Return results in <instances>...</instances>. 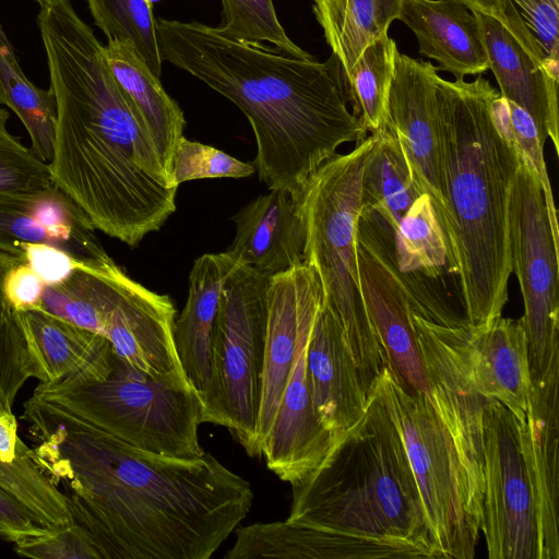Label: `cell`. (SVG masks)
Instances as JSON below:
<instances>
[{"instance_id":"41","label":"cell","mask_w":559,"mask_h":559,"mask_svg":"<svg viewBox=\"0 0 559 559\" xmlns=\"http://www.w3.org/2000/svg\"><path fill=\"white\" fill-rule=\"evenodd\" d=\"M49 532L52 531L39 525L22 503L0 488V538L19 544Z\"/></svg>"},{"instance_id":"27","label":"cell","mask_w":559,"mask_h":559,"mask_svg":"<svg viewBox=\"0 0 559 559\" xmlns=\"http://www.w3.org/2000/svg\"><path fill=\"white\" fill-rule=\"evenodd\" d=\"M403 1L314 0V16L345 78L367 46L388 36Z\"/></svg>"},{"instance_id":"38","label":"cell","mask_w":559,"mask_h":559,"mask_svg":"<svg viewBox=\"0 0 559 559\" xmlns=\"http://www.w3.org/2000/svg\"><path fill=\"white\" fill-rule=\"evenodd\" d=\"M544 56L545 68L559 78V0H511Z\"/></svg>"},{"instance_id":"9","label":"cell","mask_w":559,"mask_h":559,"mask_svg":"<svg viewBox=\"0 0 559 559\" xmlns=\"http://www.w3.org/2000/svg\"><path fill=\"white\" fill-rule=\"evenodd\" d=\"M269 280L237 265L223 283L212 335L203 420L227 428L250 456H261L258 417L267 326Z\"/></svg>"},{"instance_id":"15","label":"cell","mask_w":559,"mask_h":559,"mask_svg":"<svg viewBox=\"0 0 559 559\" xmlns=\"http://www.w3.org/2000/svg\"><path fill=\"white\" fill-rule=\"evenodd\" d=\"M45 243L87 264L115 261L103 248L86 214L59 188L0 192V250L24 258V243Z\"/></svg>"},{"instance_id":"14","label":"cell","mask_w":559,"mask_h":559,"mask_svg":"<svg viewBox=\"0 0 559 559\" xmlns=\"http://www.w3.org/2000/svg\"><path fill=\"white\" fill-rule=\"evenodd\" d=\"M323 302L316 269L306 262L269 280L267 326L258 417L260 452L276 416L301 336Z\"/></svg>"},{"instance_id":"34","label":"cell","mask_w":559,"mask_h":559,"mask_svg":"<svg viewBox=\"0 0 559 559\" xmlns=\"http://www.w3.org/2000/svg\"><path fill=\"white\" fill-rule=\"evenodd\" d=\"M9 112L0 108V192H27L53 185L49 165L8 129Z\"/></svg>"},{"instance_id":"5","label":"cell","mask_w":559,"mask_h":559,"mask_svg":"<svg viewBox=\"0 0 559 559\" xmlns=\"http://www.w3.org/2000/svg\"><path fill=\"white\" fill-rule=\"evenodd\" d=\"M290 486L289 522L350 539L367 559H440L402 438L374 386L364 417Z\"/></svg>"},{"instance_id":"45","label":"cell","mask_w":559,"mask_h":559,"mask_svg":"<svg viewBox=\"0 0 559 559\" xmlns=\"http://www.w3.org/2000/svg\"><path fill=\"white\" fill-rule=\"evenodd\" d=\"M0 105H4V95L0 83Z\"/></svg>"},{"instance_id":"43","label":"cell","mask_w":559,"mask_h":559,"mask_svg":"<svg viewBox=\"0 0 559 559\" xmlns=\"http://www.w3.org/2000/svg\"><path fill=\"white\" fill-rule=\"evenodd\" d=\"M20 263H25V262L21 258H17L13 254H10L8 252L0 250V316L3 311L4 304H5V300L3 297V292H2V284H3L4 276L10 269H12L13 266H15Z\"/></svg>"},{"instance_id":"1","label":"cell","mask_w":559,"mask_h":559,"mask_svg":"<svg viewBox=\"0 0 559 559\" xmlns=\"http://www.w3.org/2000/svg\"><path fill=\"white\" fill-rule=\"evenodd\" d=\"M22 418L103 559H209L251 509L249 481L210 453H148L27 403Z\"/></svg>"},{"instance_id":"42","label":"cell","mask_w":559,"mask_h":559,"mask_svg":"<svg viewBox=\"0 0 559 559\" xmlns=\"http://www.w3.org/2000/svg\"><path fill=\"white\" fill-rule=\"evenodd\" d=\"M471 11L486 13L501 22L527 49L540 50L511 0H459ZM540 52V51H539Z\"/></svg>"},{"instance_id":"22","label":"cell","mask_w":559,"mask_h":559,"mask_svg":"<svg viewBox=\"0 0 559 559\" xmlns=\"http://www.w3.org/2000/svg\"><path fill=\"white\" fill-rule=\"evenodd\" d=\"M418 41L421 56L436 60L437 71L456 80L489 70L480 23L459 0H404L400 17Z\"/></svg>"},{"instance_id":"13","label":"cell","mask_w":559,"mask_h":559,"mask_svg":"<svg viewBox=\"0 0 559 559\" xmlns=\"http://www.w3.org/2000/svg\"><path fill=\"white\" fill-rule=\"evenodd\" d=\"M437 68L397 53L388 98L386 126L396 135L413 177L429 195L442 227L445 190L440 146Z\"/></svg>"},{"instance_id":"20","label":"cell","mask_w":559,"mask_h":559,"mask_svg":"<svg viewBox=\"0 0 559 559\" xmlns=\"http://www.w3.org/2000/svg\"><path fill=\"white\" fill-rule=\"evenodd\" d=\"M233 221L236 236L225 253L237 264L271 278L305 262L302 200L283 189L247 204Z\"/></svg>"},{"instance_id":"8","label":"cell","mask_w":559,"mask_h":559,"mask_svg":"<svg viewBox=\"0 0 559 559\" xmlns=\"http://www.w3.org/2000/svg\"><path fill=\"white\" fill-rule=\"evenodd\" d=\"M395 425L417 485L431 543L442 559H472L480 526L453 440L421 391L385 367L373 385Z\"/></svg>"},{"instance_id":"25","label":"cell","mask_w":559,"mask_h":559,"mask_svg":"<svg viewBox=\"0 0 559 559\" xmlns=\"http://www.w3.org/2000/svg\"><path fill=\"white\" fill-rule=\"evenodd\" d=\"M105 53L141 130L171 178L174 152L186 124L182 110L130 44L108 40Z\"/></svg>"},{"instance_id":"37","label":"cell","mask_w":559,"mask_h":559,"mask_svg":"<svg viewBox=\"0 0 559 559\" xmlns=\"http://www.w3.org/2000/svg\"><path fill=\"white\" fill-rule=\"evenodd\" d=\"M17 555L37 559H103L93 536L72 523L60 530L14 544Z\"/></svg>"},{"instance_id":"23","label":"cell","mask_w":559,"mask_h":559,"mask_svg":"<svg viewBox=\"0 0 559 559\" xmlns=\"http://www.w3.org/2000/svg\"><path fill=\"white\" fill-rule=\"evenodd\" d=\"M466 341L483 393L504 405L519 423L524 420L532 382L523 318L499 317L487 325H467Z\"/></svg>"},{"instance_id":"36","label":"cell","mask_w":559,"mask_h":559,"mask_svg":"<svg viewBox=\"0 0 559 559\" xmlns=\"http://www.w3.org/2000/svg\"><path fill=\"white\" fill-rule=\"evenodd\" d=\"M506 102L507 119L514 143L521 156L537 177L546 202L552 234L555 239L559 242L557 209L555 206L552 189L544 159V144L540 142L532 117L516 104L508 99H506Z\"/></svg>"},{"instance_id":"46","label":"cell","mask_w":559,"mask_h":559,"mask_svg":"<svg viewBox=\"0 0 559 559\" xmlns=\"http://www.w3.org/2000/svg\"><path fill=\"white\" fill-rule=\"evenodd\" d=\"M34 1H36V2L40 3L43 0H34Z\"/></svg>"},{"instance_id":"6","label":"cell","mask_w":559,"mask_h":559,"mask_svg":"<svg viewBox=\"0 0 559 559\" xmlns=\"http://www.w3.org/2000/svg\"><path fill=\"white\" fill-rule=\"evenodd\" d=\"M26 403L148 453L185 460L205 453L195 389L144 373L115 350L103 379L39 383Z\"/></svg>"},{"instance_id":"7","label":"cell","mask_w":559,"mask_h":559,"mask_svg":"<svg viewBox=\"0 0 559 559\" xmlns=\"http://www.w3.org/2000/svg\"><path fill=\"white\" fill-rule=\"evenodd\" d=\"M373 143L371 134L352 152L326 160L311 177L302 197L305 262L319 275L323 304L341 322L368 395L382 370L391 366L362 297L356 250L361 178Z\"/></svg>"},{"instance_id":"26","label":"cell","mask_w":559,"mask_h":559,"mask_svg":"<svg viewBox=\"0 0 559 559\" xmlns=\"http://www.w3.org/2000/svg\"><path fill=\"white\" fill-rule=\"evenodd\" d=\"M0 488L49 531L73 523L66 495L43 469L34 449L17 431L12 411L0 404Z\"/></svg>"},{"instance_id":"21","label":"cell","mask_w":559,"mask_h":559,"mask_svg":"<svg viewBox=\"0 0 559 559\" xmlns=\"http://www.w3.org/2000/svg\"><path fill=\"white\" fill-rule=\"evenodd\" d=\"M483 31L489 69L500 87V96L523 108L533 119L540 142L550 138L559 154L558 76L542 57L527 49L501 22L473 11Z\"/></svg>"},{"instance_id":"39","label":"cell","mask_w":559,"mask_h":559,"mask_svg":"<svg viewBox=\"0 0 559 559\" xmlns=\"http://www.w3.org/2000/svg\"><path fill=\"white\" fill-rule=\"evenodd\" d=\"M24 258L45 286L57 285L66 281L85 262L64 250L45 243H24Z\"/></svg>"},{"instance_id":"4","label":"cell","mask_w":559,"mask_h":559,"mask_svg":"<svg viewBox=\"0 0 559 559\" xmlns=\"http://www.w3.org/2000/svg\"><path fill=\"white\" fill-rule=\"evenodd\" d=\"M447 213L448 271L459 278L471 326L501 317L512 273L509 202L521 154L507 102L480 74L473 82L437 79Z\"/></svg>"},{"instance_id":"35","label":"cell","mask_w":559,"mask_h":559,"mask_svg":"<svg viewBox=\"0 0 559 559\" xmlns=\"http://www.w3.org/2000/svg\"><path fill=\"white\" fill-rule=\"evenodd\" d=\"M254 171L253 164L182 135L174 152L170 181L178 188L180 183L194 179L243 178Z\"/></svg>"},{"instance_id":"2","label":"cell","mask_w":559,"mask_h":559,"mask_svg":"<svg viewBox=\"0 0 559 559\" xmlns=\"http://www.w3.org/2000/svg\"><path fill=\"white\" fill-rule=\"evenodd\" d=\"M37 25L57 105L52 182L95 229L134 247L175 212L178 188L71 0H43Z\"/></svg>"},{"instance_id":"12","label":"cell","mask_w":559,"mask_h":559,"mask_svg":"<svg viewBox=\"0 0 559 559\" xmlns=\"http://www.w3.org/2000/svg\"><path fill=\"white\" fill-rule=\"evenodd\" d=\"M480 531L489 559H538L535 498L515 416L491 400L484 411Z\"/></svg>"},{"instance_id":"11","label":"cell","mask_w":559,"mask_h":559,"mask_svg":"<svg viewBox=\"0 0 559 559\" xmlns=\"http://www.w3.org/2000/svg\"><path fill=\"white\" fill-rule=\"evenodd\" d=\"M412 324L432 407L447 427L463 466L474 520L480 526L484 499V411L469 357L466 326L447 328L412 313Z\"/></svg>"},{"instance_id":"32","label":"cell","mask_w":559,"mask_h":559,"mask_svg":"<svg viewBox=\"0 0 559 559\" xmlns=\"http://www.w3.org/2000/svg\"><path fill=\"white\" fill-rule=\"evenodd\" d=\"M95 24L108 40L130 44L160 79L162 56L150 0H86Z\"/></svg>"},{"instance_id":"29","label":"cell","mask_w":559,"mask_h":559,"mask_svg":"<svg viewBox=\"0 0 559 559\" xmlns=\"http://www.w3.org/2000/svg\"><path fill=\"white\" fill-rule=\"evenodd\" d=\"M395 258L399 270L419 286V275L437 278L448 267L444 233L426 193L415 200L400 222Z\"/></svg>"},{"instance_id":"10","label":"cell","mask_w":559,"mask_h":559,"mask_svg":"<svg viewBox=\"0 0 559 559\" xmlns=\"http://www.w3.org/2000/svg\"><path fill=\"white\" fill-rule=\"evenodd\" d=\"M511 269L523 301L531 380L559 362V242L537 177L521 156L509 202Z\"/></svg>"},{"instance_id":"18","label":"cell","mask_w":559,"mask_h":559,"mask_svg":"<svg viewBox=\"0 0 559 559\" xmlns=\"http://www.w3.org/2000/svg\"><path fill=\"white\" fill-rule=\"evenodd\" d=\"M559 362L531 380L525 419L519 423L521 445L532 484L538 528V559L559 558L558 402Z\"/></svg>"},{"instance_id":"30","label":"cell","mask_w":559,"mask_h":559,"mask_svg":"<svg viewBox=\"0 0 559 559\" xmlns=\"http://www.w3.org/2000/svg\"><path fill=\"white\" fill-rule=\"evenodd\" d=\"M0 83L4 105L25 127L34 154L48 164L57 124V105L51 88H39L25 76L12 48L0 49Z\"/></svg>"},{"instance_id":"31","label":"cell","mask_w":559,"mask_h":559,"mask_svg":"<svg viewBox=\"0 0 559 559\" xmlns=\"http://www.w3.org/2000/svg\"><path fill=\"white\" fill-rule=\"evenodd\" d=\"M399 49L385 36L365 48L345 78L354 115L376 134L386 127L388 98Z\"/></svg>"},{"instance_id":"44","label":"cell","mask_w":559,"mask_h":559,"mask_svg":"<svg viewBox=\"0 0 559 559\" xmlns=\"http://www.w3.org/2000/svg\"><path fill=\"white\" fill-rule=\"evenodd\" d=\"M11 48V45L5 36V33L2 29L1 23H0V49H8Z\"/></svg>"},{"instance_id":"24","label":"cell","mask_w":559,"mask_h":559,"mask_svg":"<svg viewBox=\"0 0 559 559\" xmlns=\"http://www.w3.org/2000/svg\"><path fill=\"white\" fill-rule=\"evenodd\" d=\"M236 266L225 252L195 259L189 274L187 302L174 322V343L180 366L200 396L210 381L212 335L222 286Z\"/></svg>"},{"instance_id":"3","label":"cell","mask_w":559,"mask_h":559,"mask_svg":"<svg viewBox=\"0 0 559 559\" xmlns=\"http://www.w3.org/2000/svg\"><path fill=\"white\" fill-rule=\"evenodd\" d=\"M163 61L187 71L231 100L257 142L253 166L270 190L302 200L311 177L346 142L367 138L347 109L337 58H299L276 47L235 39L203 23L155 19Z\"/></svg>"},{"instance_id":"33","label":"cell","mask_w":559,"mask_h":559,"mask_svg":"<svg viewBox=\"0 0 559 559\" xmlns=\"http://www.w3.org/2000/svg\"><path fill=\"white\" fill-rule=\"evenodd\" d=\"M222 23L215 28L225 36L248 41H267L299 58L312 56L287 36L272 0H221Z\"/></svg>"},{"instance_id":"19","label":"cell","mask_w":559,"mask_h":559,"mask_svg":"<svg viewBox=\"0 0 559 559\" xmlns=\"http://www.w3.org/2000/svg\"><path fill=\"white\" fill-rule=\"evenodd\" d=\"M27 379L41 384L103 379L114 348L104 336L41 310L15 311Z\"/></svg>"},{"instance_id":"17","label":"cell","mask_w":559,"mask_h":559,"mask_svg":"<svg viewBox=\"0 0 559 559\" xmlns=\"http://www.w3.org/2000/svg\"><path fill=\"white\" fill-rule=\"evenodd\" d=\"M306 370L314 412L335 442L364 417L369 396L341 322L323 302L309 335Z\"/></svg>"},{"instance_id":"40","label":"cell","mask_w":559,"mask_h":559,"mask_svg":"<svg viewBox=\"0 0 559 559\" xmlns=\"http://www.w3.org/2000/svg\"><path fill=\"white\" fill-rule=\"evenodd\" d=\"M45 284L27 263L8 271L2 284L4 300L15 311L40 310Z\"/></svg>"},{"instance_id":"16","label":"cell","mask_w":559,"mask_h":559,"mask_svg":"<svg viewBox=\"0 0 559 559\" xmlns=\"http://www.w3.org/2000/svg\"><path fill=\"white\" fill-rule=\"evenodd\" d=\"M175 306L167 295L147 289L121 270L104 337L121 358L140 371L190 385L175 348Z\"/></svg>"},{"instance_id":"28","label":"cell","mask_w":559,"mask_h":559,"mask_svg":"<svg viewBox=\"0 0 559 559\" xmlns=\"http://www.w3.org/2000/svg\"><path fill=\"white\" fill-rule=\"evenodd\" d=\"M372 135L374 143L361 178V207L378 212L396 231L403 216L424 192L394 132L386 126Z\"/></svg>"}]
</instances>
